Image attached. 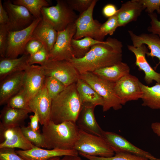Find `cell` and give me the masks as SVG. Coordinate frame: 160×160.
<instances>
[{"label":"cell","instance_id":"obj_29","mask_svg":"<svg viewBox=\"0 0 160 160\" xmlns=\"http://www.w3.org/2000/svg\"><path fill=\"white\" fill-rule=\"evenodd\" d=\"M104 41L88 36L79 39H75L73 38L71 40V44L75 57L80 58L83 57L89 51L92 46L103 43Z\"/></svg>","mask_w":160,"mask_h":160},{"label":"cell","instance_id":"obj_13","mask_svg":"<svg viewBox=\"0 0 160 160\" xmlns=\"http://www.w3.org/2000/svg\"><path fill=\"white\" fill-rule=\"evenodd\" d=\"M103 137L107 141L115 153H130L148 159L149 160H160L148 152L133 145L121 136L114 132L103 131Z\"/></svg>","mask_w":160,"mask_h":160},{"label":"cell","instance_id":"obj_20","mask_svg":"<svg viewBox=\"0 0 160 160\" xmlns=\"http://www.w3.org/2000/svg\"><path fill=\"white\" fill-rule=\"evenodd\" d=\"M128 32L133 46L137 47L146 44L151 50L147 54V55L158 58L159 61L154 67L156 69L160 64V37L158 35L152 33H142L137 35L131 30H129Z\"/></svg>","mask_w":160,"mask_h":160},{"label":"cell","instance_id":"obj_3","mask_svg":"<svg viewBox=\"0 0 160 160\" xmlns=\"http://www.w3.org/2000/svg\"><path fill=\"white\" fill-rule=\"evenodd\" d=\"M82 107L76 83L66 87L52 100L50 120L56 124L76 123Z\"/></svg>","mask_w":160,"mask_h":160},{"label":"cell","instance_id":"obj_32","mask_svg":"<svg viewBox=\"0 0 160 160\" xmlns=\"http://www.w3.org/2000/svg\"><path fill=\"white\" fill-rule=\"evenodd\" d=\"M44 86L48 95L52 100L56 97L66 87L56 79L49 76H45Z\"/></svg>","mask_w":160,"mask_h":160},{"label":"cell","instance_id":"obj_46","mask_svg":"<svg viewBox=\"0 0 160 160\" xmlns=\"http://www.w3.org/2000/svg\"><path fill=\"white\" fill-rule=\"evenodd\" d=\"M151 128L153 132L160 137V122L152 123L151 125Z\"/></svg>","mask_w":160,"mask_h":160},{"label":"cell","instance_id":"obj_36","mask_svg":"<svg viewBox=\"0 0 160 160\" xmlns=\"http://www.w3.org/2000/svg\"><path fill=\"white\" fill-rule=\"evenodd\" d=\"M49 53L44 46L33 55L30 56L28 62L29 65L38 64L43 65L49 59Z\"/></svg>","mask_w":160,"mask_h":160},{"label":"cell","instance_id":"obj_28","mask_svg":"<svg viewBox=\"0 0 160 160\" xmlns=\"http://www.w3.org/2000/svg\"><path fill=\"white\" fill-rule=\"evenodd\" d=\"M140 85L142 92V105L153 109H160V84L156 83L149 87L140 82Z\"/></svg>","mask_w":160,"mask_h":160},{"label":"cell","instance_id":"obj_43","mask_svg":"<svg viewBox=\"0 0 160 160\" xmlns=\"http://www.w3.org/2000/svg\"><path fill=\"white\" fill-rule=\"evenodd\" d=\"M118 10L116 6L112 4H108L105 5L102 10L103 16L108 18L115 15Z\"/></svg>","mask_w":160,"mask_h":160},{"label":"cell","instance_id":"obj_37","mask_svg":"<svg viewBox=\"0 0 160 160\" xmlns=\"http://www.w3.org/2000/svg\"><path fill=\"white\" fill-rule=\"evenodd\" d=\"M69 7L73 10L80 13V14L87 10L90 6L94 0H65Z\"/></svg>","mask_w":160,"mask_h":160},{"label":"cell","instance_id":"obj_7","mask_svg":"<svg viewBox=\"0 0 160 160\" xmlns=\"http://www.w3.org/2000/svg\"><path fill=\"white\" fill-rule=\"evenodd\" d=\"M41 66L45 76L53 77L66 87L76 83L80 77L78 71L68 60L48 59Z\"/></svg>","mask_w":160,"mask_h":160},{"label":"cell","instance_id":"obj_16","mask_svg":"<svg viewBox=\"0 0 160 160\" xmlns=\"http://www.w3.org/2000/svg\"><path fill=\"white\" fill-rule=\"evenodd\" d=\"M128 49L134 54L136 61L135 64L140 70L145 73L144 80L148 84H150L153 81L160 84V73L155 71L148 62L145 55L148 52L146 46L142 45L137 47L132 45H128Z\"/></svg>","mask_w":160,"mask_h":160},{"label":"cell","instance_id":"obj_39","mask_svg":"<svg viewBox=\"0 0 160 160\" xmlns=\"http://www.w3.org/2000/svg\"><path fill=\"white\" fill-rule=\"evenodd\" d=\"M142 4L148 14L154 13L156 10L160 15V0H137Z\"/></svg>","mask_w":160,"mask_h":160},{"label":"cell","instance_id":"obj_18","mask_svg":"<svg viewBox=\"0 0 160 160\" xmlns=\"http://www.w3.org/2000/svg\"><path fill=\"white\" fill-rule=\"evenodd\" d=\"M95 107L90 104H82L76 124L80 129L103 137L104 130L100 126L95 119L94 113Z\"/></svg>","mask_w":160,"mask_h":160},{"label":"cell","instance_id":"obj_4","mask_svg":"<svg viewBox=\"0 0 160 160\" xmlns=\"http://www.w3.org/2000/svg\"><path fill=\"white\" fill-rule=\"evenodd\" d=\"M79 78L89 84L103 98V112L107 111L111 108L115 110L122 108L123 103L115 91V83L103 79L90 72L80 74Z\"/></svg>","mask_w":160,"mask_h":160},{"label":"cell","instance_id":"obj_49","mask_svg":"<svg viewBox=\"0 0 160 160\" xmlns=\"http://www.w3.org/2000/svg\"><path fill=\"white\" fill-rule=\"evenodd\" d=\"M160 37V34L158 35Z\"/></svg>","mask_w":160,"mask_h":160},{"label":"cell","instance_id":"obj_45","mask_svg":"<svg viewBox=\"0 0 160 160\" xmlns=\"http://www.w3.org/2000/svg\"><path fill=\"white\" fill-rule=\"evenodd\" d=\"M33 115L29 116L30 120V125L31 128L34 131H38L39 128V119L38 114L36 113H34Z\"/></svg>","mask_w":160,"mask_h":160},{"label":"cell","instance_id":"obj_47","mask_svg":"<svg viewBox=\"0 0 160 160\" xmlns=\"http://www.w3.org/2000/svg\"><path fill=\"white\" fill-rule=\"evenodd\" d=\"M59 160H82L79 156L66 155Z\"/></svg>","mask_w":160,"mask_h":160},{"label":"cell","instance_id":"obj_8","mask_svg":"<svg viewBox=\"0 0 160 160\" xmlns=\"http://www.w3.org/2000/svg\"><path fill=\"white\" fill-rule=\"evenodd\" d=\"M97 1L94 0L89 7L78 17L75 22L76 31L73 37L74 39H79L88 36L100 41H103L104 37L100 31L102 24L94 19L93 17L94 8Z\"/></svg>","mask_w":160,"mask_h":160},{"label":"cell","instance_id":"obj_21","mask_svg":"<svg viewBox=\"0 0 160 160\" xmlns=\"http://www.w3.org/2000/svg\"><path fill=\"white\" fill-rule=\"evenodd\" d=\"M3 138L4 141L0 143V148H18L25 151L35 146L25 137L20 126L6 129Z\"/></svg>","mask_w":160,"mask_h":160},{"label":"cell","instance_id":"obj_14","mask_svg":"<svg viewBox=\"0 0 160 160\" xmlns=\"http://www.w3.org/2000/svg\"><path fill=\"white\" fill-rule=\"evenodd\" d=\"M45 76L41 65H30L25 71L23 87L28 102L44 87Z\"/></svg>","mask_w":160,"mask_h":160},{"label":"cell","instance_id":"obj_34","mask_svg":"<svg viewBox=\"0 0 160 160\" xmlns=\"http://www.w3.org/2000/svg\"><path fill=\"white\" fill-rule=\"evenodd\" d=\"M79 154L89 160H149L143 157L124 152L116 153L114 156L108 157L91 156L81 153Z\"/></svg>","mask_w":160,"mask_h":160},{"label":"cell","instance_id":"obj_42","mask_svg":"<svg viewBox=\"0 0 160 160\" xmlns=\"http://www.w3.org/2000/svg\"><path fill=\"white\" fill-rule=\"evenodd\" d=\"M148 15L151 20V25L147 28L148 31L153 34H160V19L158 20L157 15L155 12Z\"/></svg>","mask_w":160,"mask_h":160},{"label":"cell","instance_id":"obj_19","mask_svg":"<svg viewBox=\"0 0 160 160\" xmlns=\"http://www.w3.org/2000/svg\"><path fill=\"white\" fill-rule=\"evenodd\" d=\"M25 71L15 73L0 81V105L7 103L9 99L23 87Z\"/></svg>","mask_w":160,"mask_h":160},{"label":"cell","instance_id":"obj_22","mask_svg":"<svg viewBox=\"0 0 160 160\" xmlns=\"http://www.w3.org/2000/svg\"><path fill=\"white\" fill-rule=\"evenodd\" d=\"M144 9L143 6L137 0H132L122 4L116 13L119 27L125 26L137 20Z\"/></svg>","mask_w":160,"mask_h":160},{"label":"cell","instance_id":"obj_48","mask_svg":"<svg viewBox=\"0 0 160 160\" xmlns=\"http://www.w3.org/2000/svg\"><path fill=\"white\" fill-rule=\"evenodd\" d=\"M60 159V157H57L52 158L49 160H59Z\"/></svg>","mask_w":160,"mask_h":160},{"label":"cell","instance_id":"obj_2","mask_svg":"<svg viewBox=\"0 0 160 160\" xmlns=\"http://www.w3.org/2000/svg\"><path fill=\"white\" fill-rule=\"evenodd\" d=\"M79 131L75 122L65 121L56 124L50 120L42 128L45 148L48 149H73L79 137Z\"/></svg>","mask_w":160,"mask_h":160},{"label":"cell","instance_id":"obj_24","mask_svg":"<svg viewBox=\"0 0 160 160\" xmlns=\"http://www.w3.org/2000/svg\"><path fill=\"white\" fill-rule=\"evenodd\" d=\"M30 55L23 54L19 58H0V81L12 73L25 71L28 67V60Z\"/></svg>","mask_w":160,"mask_h":160},{"label":"cell","instance_id":"obj_25","mask_svg":"<svg viewBox=\"0 0 160 160\" xmlns=\"http://www.w3.org/2000/svg\"><path fill=\"white\" fill-rule=\"evenodd\" d=\"M30 112L27 110L13 108L6 105L1 111L0 122L6 129L20 126Z\"/></svg>","mask_w":160,"mask_h":160},{"label":"cell","instance_id":"obj_23","mask_svg":"<svg viewBox=\"0 0 160 160\" xmlns=\"http://www.w3.org/2000/svg\"><path fill=\"white\" fill-rule=\"evenodd\" d=\"M57 36V32L42 18L34 29L31 38L41 43L49 53L56 41Z\"/></svg>","mask_w":160,"mask_h":160},{"label":"cell","instance_id":"obj_38","mask_svg":"<svg viewBox=\"0 0 160 160\" xmlns=\"http://www.w3.org/2000/svg\"><path fill=\"white\" fill-rule=\"evenodd\" d=\"M9 29L7 24L0 25V56L5 58Z\"/></svg>","mask_w":160,"mask_h":160},{"label":"cell","instance_id":"obj_12","mask_svg":"<svg viewBox=\"0 0 160 160\" xmlns=\"http://www.w3.org/2000/svg\"><path fill=\"white\" fill-rule=\"evenodd\" d=\"M140 82L136 77L129 73L115 83V92L123 105L128 101L141 98L142 92Z\"/></svg>","mask_w":160,"mask_h":160},{"label":"cell","instance_id":"obj_44","mask_svg":"<svg viewBox=\"0 0 160 160\" xmlns=\"http://www.w3.org/2000/svg\"><path fill=\"white\" fill-rule=\"evenodd\" d=\"M8 16L6 10L4 7L1 0H0V25L8 24Z\"/></svg>","mask_w":160,"mask_h":160},{"label":"cell","instance_id":"obj_10","mask_svg":"<svg viewBox=\"0 0 160 160\" xmlns=\"http://www.w3.org/2000/svg\"><path fill=\"white\" fill-rule=\"evenodd\" d=\"M42 17L35 18L28 27L21 30L9 31L5 58H15L24 54L25 47Z\"/></svg>","mask_w":160,"mask_h":160},{"label":"cell","instance_id":"obj_17","mask_svg":"<svg viewBox=\"0 0 160 160\" xmlns=\"http://www.w3.org/2000/svg\"><path fill=\"white\" fill-rule=\"evenodd\" d=\"M20 156L26 160H49L52 158L66 155L77 156L79 152L75 149H43L35 146L28 150L15 151Z\"/></svg>","mask_w":160,"mask_h":160},{"label":"cell","instance_id":"obj_40","mask_svg":"<svg viewBox=\"0 0 160 160\" xmlns=\"http://www.w3.org/2000/svg\"><path fill=\"white\" fill-rule=\"evenodd\" d=\"M0 160H26L18 155L14 148H0Z\"/></svg>","mask_w":160,"mask_h":160},{"label":"cell","instance_id":"obj_27","mask_svg":"<svg viewBox=\"0 0 160 160\" xmlns=\"http://www.w3.org/2000/svg\"><path fill=\"white\" fill-rule=\"evenodd\" d=\"M76 88L82 104H89L96 107L103 106V98L87 83L79 78L76 83Z\"/></svg>","mask_w":160,"mask_h":160},{"label":"cell","instance_id":"obj_15","mask_svg":"<svg viewBox=\"0 0 160 160\" xmlns=\"http://www.w3.org/2000/svg\"><path fill=\"white\" fill-rule=\"evenodd\" d=\"M52 101L44 86L28 102L31 112L38 114L41 125H44L50 120Z\"/></svg>","mask_w":160,"mask_h":160},{"label":"cell","instance_id":"obj_31","mask_svg":"<svg viewBox=\"0 0 160 160\" xmlns=\"http://www.w3.org/2000/svg\"><path fill=\"white\" fill-rule=\"evenodd\" d=\"M7 105L13 108L23 109L31 112L28 105L26 92L23 87L8 100Z\"/></svg>","mask_w":160,"mask_h":160},{"label":"cell","instance_id":"obj_11","mask_svg":"<svg viewBox=\"0 0 160 160\" xmlns=\"http://www.w3.org/2000/svg\"><path fill=\"white\" fill-rule=\"evenodd\" d=\"M3 6L7 12L9 31L22 30L30 25L36 18L25 7L13 4L10 0L4 1Z\"/></svg>","mask_w":160,"mask_h":160},{"label":"cell","instance_id":"obj_35","mask_svg":"<svg viewBox=\"0 0 160 160\" xmlns=\"http://www.w3.org/2000/svg\"><path fill=\"white\" fill-rule=\"evenodd\" d=\"M118 27L119 26L116 14L108 18L105 22L102 24L100 28L101 35L104 38L108 35H112Z\"/></svg>","mask_w":160,"mask_h":160},{"label":"cell","instance_id":"obj_1","mask_svg":"<svg viewBox=\"0 0 160 160\" xmlns=\"http://www.w3.org/2000/svg\"><path fill=\"white\" fill-rule=\"evenodd\" d=\"M122 42L117 39L108 38L102 43L92 46L83 57H74L69 61L80 74L111 66L122 62Z\"/></svg>","mask_w":160,"mask_h":160},{"label":"cell","instance_id":"obj_41","mask_svg":"<svg viewBox=\"0 0 160 160\" xmlns=\"http://www.w3.org/2000/svg\"><path fill=\"white\" fill-rule=\"evenodd\" d=\"M43 46L40 41L31 38L25 47L24 54L31 56L38 51Z\"/></svg>","mask_w":160,"mask_h":160},{"label":"cell","instance_id":"obj_9","mask_svg":"<svg viewBox=\"0 0 160 160\" xmlns=\"http://www.w3.org/2000/svg\"><path fill=\"white\" fill-rule=\"evenodd\" d=\"M76 31L75 22L65 30L57 32L56 41L49 53V59L53 60L69 61L75 57L71 44Z\"/></svg>","mask_w":160,"mask_h":160},{"label":"cell","instance_id":"obj_26","mask_svg":"<svg viewBox=\"0 0 160 160\" xmlns=\"http://www.w3.org/2000/svg\"><path fill=\"white\" fill-rule=\"evenodd\" d=\"M130 71V68L128 65L121 62L97 70L92 73L103 79L116 83L125 76L129 74Z\"/></svg>","mask_w":160,"mask_h":160},{"label":"cell","instance_id":"obj_30","mask_svg":"<svg viewBox=\"0 0 160 160\" xmlns=\"http://www.w3.org/2000/svg\"><path fill=\"white\" fill-rule=\"evenodd\" d=\"M12 2L25 7L36 18L41 17L42 9L49 6V2L46 0H15Z\"/></svg>","mask_w":160,"mask_h":160},{"label":"cell","instance_id":"obj_5","mask_svg":"<svg viewBox=\"0 0 160 160\" xmlns=\"http://www.w3.org/2000/svg\"><path fill=\"white\" fill-rule=\"evenodd\" d=\"M57 2L55 6L43 7L41 14L42 19L58 32L75 23L78 16L65 0H57Z\"/></svg>","mask_w":160,"mask_h":160},{"label":"cell","instance_id":"obj_33","mask_svg":"<svg viewBox=\"0 0 160 160\" xmlns=\"http://www.w3.org/2000/svg\"><path fill=\"white\" fill-rule=\"evenodd\" d=\"M22 132L26 139L35 146L45 148L44 137L39 131H34L28 126H22L20 127Z\"/></svg>","mask_w":160,"mask_h":160},{"label":"cell","instance_id":"obj_6","mask_svg":"<svg viewBox=\"0 0 160 160\" xmlns=\"http://www.w3.org/2000/svg\"><path fill=\"white\" fill-rule=\"evenodd\" d=\"M73 149L79 153L100 157H111L115 153L103 137L87 133L80 129L79 137Z\"/></svg>","mask_w":160,"mask_h":160}]
</instances>
